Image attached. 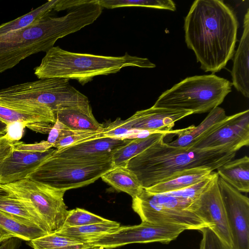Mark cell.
<instances>
[{"mask_svg":"<svg viewBox=\"0 0 249 249\" xmlns=\"http://www.w3.org/2000/svg\"><path fill=\"white\" fill-rule=\"evenodd\" d=\"M108 219L84 209L75 208L69 211L63 227L82 226L102 223Z\"/></svg>","mask_w":249,"mask_h":249,"instance_id":"32","label":"cell"},{"mask_svg":"<svg viewBox=\"0 0 249 249\" xmlns=\"http://www.w3.org/2000/svg\"><path fill=\"white\" fill-rule=\"evenodd\" d=\"M13 237H15L13 234L0 227V244Z\"/></svg>","mask_w":249,"mask_h":249,"instance_id":"38","label":"cell"},{"mask_svg":"<svg viewBox=\"0 0 249 249\" xmlns=\"http://www.w3.org/2000/svg\"><path fill=\"white\" fill-rule=\"evenodd\" d=\"M231 234L232 249H249V199L218 176Z\"/></svg>","mask_w":249,"mask_h":249,"instance_id":"11","label":"cell"},{"mask_svg":"<svg viewBox=\"0 0 249 249\" xmlns=\"http://www.w3.org/2000/svg\"><path fill=\"white\" fill-rule=\"evenodd\" d=\"M19 239L11 238L0 244V249H18L20 245Z\"/></svg>","mask_w":249,"mask_h":249,"instance_id":"37","label":"cell"},{"mask_svg":"<svg viewBox=\"0 0 249 249\" xmlns=\"http://www.w3.org/2000/svg\"><path fill=\"white\" fill-rule=\"evenodd\" d=\"M102 137H103L101 131H76L69 129L66 126L53 147L61 149L83 141Z\"/></svg>","mask_w":249,"mask_h":249,"instance_id":"31","label":"cell"},{"mask_svg":"<svg viewBox=\"0 0 249 249\" xmlns=\"http://www.w3.org/2000/svg\"><path fill=\"white\" fill-rule=\"evenodd\" d=\"M167 133H157L148 136L132 139L128 143L117 149L112 155L114 167H126L128 161L151 145L163 140Z\"/></svg>","mask_w":249,"mask_h":249,"instance_id":"26","label":"cell"},{"mask_svg":"<svg viewBox=\"0 0 249 249\" xmlns=\"http://www.w3.org/2000/svg\"><path fill=\"white\" fill-rule=\"evenodd\" d=\"M15 142L9 139L5 134L0 137V165L13 151Z\"/></svg>","mask_w":249,"mask_h":249,"instance_id":"35","label":"cell"},{"mask_svg":"<svg viewBox=\"0 0 249 249\" xmlns=\"http://www.w3.org/2000/svg\"><path fill=\"white\" fill-rule=\"evenodd\" d=\"M58 0H50L29 13L0 25V36L35 25L50 16Z\"/></svg>","mask_w":249,"mask_h":249,"instance_id":"27","label":"cell"},{"mask_svg":"<svg viewBox=\"0 0 249 249\" xmlns=\"http://www.w3.org/2000/svg\"><path fill=\"white\" fill-rule=\"evenodd\" d=\"M231 86L229 80L213 73L188 77L163 92L153 107L193 114L210 112L223 102Z\"/></svg>","mask_w":249,"mask_h":249,"instance_id":"6","label":"cell"},{"mask_svg":"<svg viewBox=\"0 0 249 249\" xmlns=\"http://www.w3.org/2000/svg\"><path fill=\"white\" fill-rule=\"evenodd\" d=\"M0 121L6 125L22 122L34 131L48 134L56 122V117L47 107L31 106L0 97Z\"/></svg>","mask_w":249,"mask_h":249,"instance_id":"15","label":"cell"},{"mask_svg":"<svg viewBox=\"0 0 249 249\" xmlns=\"http://www.w3.org/2000/svg\"><path fill=\"white\" fill-rule=\"evenodd\" d=\"M132 140L110 137L94 138L61 149H55L53 154L70 159L108 161L111 160L112 154L117 149Z\"/></svg>","mask_w":249,"mask_h":249,"instance_id":"17","label":"cell"},{"mask_svg":"<svg viewBox=\"0 0 249 249\" xmlns=\"http://www.w3.org/2000/svg\"><path fill=\"white\" fill-rule=\"evenodd\" d=\"M238 22L222 0H196L184 20L185 42L200 68L212 73L224 68L234 53Z\"/></svg>","mask_w":249,"mask_h":249,"instance_id":"1","label":"cell"},{"mask_svg":"<svg viewBox=\"0 0 249 249\" xmlns=\"http://www.w3.org/2000/svg\"><path fill=\"white\" fill-rule=\"evenodd\" d=\"M0 210L27 219L49 233L46 226L33 206L26 200L10 192L8 196L0 198Z\"/></svg>","mask_w":249,"mask_h":249,"instance_id":"28","label":"cell"},{"mask_svg":"<svg viewBox=\"0 0 249 249\" xmlns=\"http://www.w3.org/2000/svg\"><path fill=\"white\" fill-rule=\"evenodd\" d=\"M236 152L228 147L207 149L174 147L161 140L131 159L126 167L146 189L185 170L208 168L213 171L233 160Z\"/></svg>","mask_w":249,"mask_h":249,"instance_id":"2","label":"cell"},{"mask_svg":"<svg viewBox=\"0 0 249 249\" xmlns=\"http://www.w3.org/2000/svg\"><path fill=\"white\" fill-rule=\"evenodd\" d=\"M25 127L26 125L22 122L10 123L7 124L5 135L12 141H19L23 136Z\"/></svg>","mask_w":249,"mask_h":249,"instance_id":"34","label":"cell"},{"mask_svg":"<svg viewBox=\"0 0 249 249\" xmlns=\"http://www.w3.org/2000/svg\"><path fill=\"white\" fill-rule=\"evenodd\" d=\"M68 128L76 131H102L103 125L95 118L89 103L59 110L54 113Z\"/></svg>","mask_w":249,"mask_h":249,"instance_id":"20","label":"cell"},{"mask_svg":"<svg viewBox=\"0 0 249 249\" xmlns=\"http://www.w3.org/2000/svg\"><path fill=\"white\" fill-rule=\"evenodd\" d=\"M218 179V174L214 172L200 195L197 212L228 249H232L231 234Z\"/></svg>","mask_w":249,"mask_h":249,"instance_id":"12","label":"cell"},{"mask_svg":"<svg viewBox=\"0 0 249 249\" xmlns=\"http://www.w3.org/2000/svg\"><path fill=\"white\" fill-rule=\"evenodd\" d=\"M104 8L114 9L124 7H143L175 11L176 4L171 0H98Z\"/></svg>","mask_w":249,"mask_h":249,"instance_id":"30","label":"cell"},{"mask_svg":"<svg viewBox=\"0 0 249 249\" xmlns=\"http://www.w3.org/2000/svg\"><path fill=\"white\" fill-rule=\"evenodd\" d=\"M213 171L208 168H196L184 170L168 179L144 189L153 194L176 191L196 184L208 177Z\"/></svg>","mask_w":249,"mask_h":249,"instance_id":"21","label":"cell"},{"mask_svg":"<svg viewBox=\"0 0 249 249\" xmlns=\"http://www.w3.org/2000/svg\"><path fill=\"white\" fill-rule=\"evenodd\" d=\"M185 230H187L186 228L177 225L142 222L137 225L121 226L116 231L102 236L87 245L111 249L132 243L167 244Z\"/></svg>","mask_w":249,"mask_h":249,"instance_id":"10","label":"cell"},{"mask_svg":"<svg viewBox=\"0 0 249 249\" xmlns=\"http://www.w3.org/2000/svg\"><path fill=\"white\" fill-rule=\"evenodd\" d=\"M120 227L119 223L107 220L97 224L63 227L55 232L61 236L87 245L102 236L116 231Z\"/></svg>","mask_w":249,"mask_h":249,"instance_id":"23","label":"cell"},{"mask_svg":"<svg viewBox=\"0 0 249 249\" xmlns=\"http://www.w3.org/2000/svg\"><path fill=\"white\" fill-rule=\"evenodd\" d=\"M216 170L218 176L232 187L241 193L249 192V158L248 156L229 161Z\"/></svg>","mask_w":249,"mask_h":249,"instance_id":"22","label":"cell"},{"mask_svg":"<svg viewBox=\"0 0 249 249\" xmlns=\"http://www.w3.org/2000/svg\"><path fill=\"white\" fill-rule=\"evenodd\" d=\"M54 150L52 148L44 151L27 150L21 147L19 141L16 142L13 151L0 165V184H9L27 178Z\"/></svg>","mask_w":249,"mask_h":249,"instance_id":"16","label":"cell"},{"mask_svg":"<svg viewBox=\"0 0 249 249\" xmlns=\"http://www.w3.org/2000/svg\"><path fill=\"white\" fill-rule=\"evenodd\" d=\"M101 178L117 191L127 193L132 198L143 189L136 176L126 167H114Z\"/></svg>","mask_w":249,"mask_h":249,"instance_id":"25","label":"cell"},{"mask_svg":"<svg viewBox=\"0 0 249 249\" xmlns=\"http://www.w3.org/2000/svg\"><path fill=\"white\" fill-rule=\"evenodd\" d=\"M84 249H103L100 247H96V246H89Z\"/></svg>","mask_w":249,"mask_h":249,"instance_id":"41","label":"cell"},{"mask_svg":"<svg viewBox=\"0 0 249 249\" xmlns=\"http://www.w3.org/2000/svg\"><path fill=\"white\" fill-rule=\"evenodd\" d=\"M7 125L0 121V137L5 134Z\"/></svg>","mask_w":249,"mask_h":249,"instance_id":"40","label":"cell"},{"mask_svg":"<svg viewBox=\"0 0 249 249\" xmlns=\"http://www.w3.org/2000/svg\"><path fill=\"white\" fill-rule=\"evenodd\" d=\"M249 144V110L233 114L232 118L192 147L207 149L228 147L236 152Z\"/></svg>","mask_w":249,"mask_h":249,"instance_id":"14","label":"cell"},{"mask_svg":"<svg viewBox=\"0 0 249 249\" xmlns=\"http://www.w3.org/2000/svg\"><path fill=\"white\" fill-rule=\"evenodd\" d=\"M243 32L238 49L234 54L231 71L234 88L244 96L249 97V9L243 23Z\"/></svg>","mask_w":249,"mask_h":249,"instance_id":"19","label":"cell"},{"mask_svg":"<svg viewBox=\"0 0 249 249\" xmlns=\"http://www.w3.org/2000/svg\"><path fill=\"white\" fill-rule=\"evenodd\" d=\"M199 231L202 235L200 249H228L210 228L205 227Z\"/></svg>","mask_w":249,"mask_h":249,"instance_id":"33","label":"cell"},{"mask_svg":"<svg viewBox=\"0 0 249 249\" xmlns=\"http://www.w3.org/2000/svg\"><path fill=\"white\" fill-rule=\"evenodd\" d=\"M10 194V192L0 184V198L5 197Z\"/></svg>","mask_w":249,"mask_h":249,"instance_id":"39","label":"cell"},{"mask_svg":"<svg viewBox=\"0 0 249 249\" xmlns=\"http://www.w3.org/2000/svg\"><path fill=\"white\" fill-rule=\"evenodd\" d=\"M81 29L79 16L70 10L62 17L49 16L35 25L0 36V73L32 54L46 52L58 39Z\"/></svg>","mask_w":249,"mask_h":249,"instance_id":"5","label":"cell"},{"mask_svg":"<svg viewBox=\"0 0 249 249\" xmlns=\"http://www.w3.org/2000/svg\"><path fill=\"white\" fill-rule=\"evenodd\" d=\"M127 67L152 68L156 65L147 58L127 53L121 56H104L75 53L53 46L46 52L34 73L39 79H74L84 86L95 76L116 73Z\"/></svg>","mask_w":249,"mask_h":249,"instance_id":"3","label":"cell"},{"mask_svg":"<svg viewBox=\"0 0 249 249\" xmlns=\"http://www.w3.org/2000/svg\"><path fill=\"white\" fill-rule=\"evenodd\" d=\"M233 115L227 116L224 109L217 107L211 110L199 125L183 128L177 135V138L168 144L174 147L189 148L228 122Z\"/></svg>","mask_w":249,"mask_h":249,"instance_id":"18","label":"cell"},{"mask_svg":"<svg viewBox=\"0 0 249 249\" xmlns=\"http://www.w3.org/2000/svg\"><path fill=\"white\" fill-rule=\"evenodd\" d=\"M2 185L33 206L46 226L49 233L55 232L63 227L69 213L63 198L65 191L50 187L29 178Z\"/></svg>","mask_w":249,"mask_h":249,"instance_id":"9","label":"cell"},{"mask_svg":"<svg viewBox=\"0 0 249 249\" xmlns=\"http://www.w3.org/2000/svg\"><path fill=\"white\" fill-rule=\"evenodd\" d=\"M0 97L33 107L57 111L89 103L88 98L71 86L69 80L49 78L18 84L0 90Z\"/></svg>","mask_w":249,"mask_h":249,"instance_id":"7","label":"cell"},{"mask_svg":"<svg viewBox=\"0 0 249 249\" xmlns=\"http://www.w3.org/2000/svg\"><path fill=\"white\" fill-rule=\"evenodd\" d=\"M189 110L152 107L138 111L128 119L121 120L124 131L132 136L136 130L148 131L168 134H179L182 129L172 130L176 122L193 114Z\"/></svg>","mask_w":249,"mask_h":249,"instance_id":"13","label":"cell"},{"mask_svg":"<svg viewBox=\"0 0 249 249\" xmlns=\"http://www.w3.org/2000/svg\"><path fill=\"white\" fill-rule=\"evenodd\" d=\"M213 171L199 182L180 190L153 194L143 189L132 198V207L142 222L172 224L199 231L210 225L198 214V199Z\"/></svg>","mask_w":249,"mask_h":249,"instance_id":"4","label":"cell"},{"mask_svg":"<svg viewBox=\"0 0 249 249\" xmlns=\"http://www.w3.org/2000/svg\"><path fill=\"white\" fill-rule=\"evenodd\" d=\"M0 227L15 237L28 242L48 233L36 224L0 210Z\"/></svg>","mask_w":249,"mask_h":249,"instance_id":"24","label":"cell"},{"mask_svg":"<svg viewBox=\"0 0 249 249\" xmlns=\"http://www.w3.org/2000/svg\"><path fill=\"white\" fill-rule=\"evenodd\" d=\"M66 127L62 123L56 119V122L49 132L47 142L53 145L58 140L63 129Z\"/></svg>","mask_w":249,"mask_h":249,"instance_id":"36","label":"cell"},{"mask_svg":"<svg viewBox=\"0 0 249 249\" xmlns=\"http://www.w3.org/2000/svg\"><path fill=\"white\" fill-rule=\"evenodd\" d=\"M114 167L111 160L91 161L63 158L52 154L27 178L66 191L91 184Z\"/></svg>","mask_w":249,"mask_h":249,"instance_id":"8","label":"cell"},{"mask_svg":"<svg viewBox=\"0 0 249 249\" xmlns=\"http://www.w3.org/2000/svg\"><path fill=\"white\" fill-rule=\"evenodd\" d=\"M29 244L33 249H84L89 246L56 232L30 241Z\"/></svg>","mask_w":249,"mask_h":249,"instance_id":"29","label":"cell"}]
</instances>
